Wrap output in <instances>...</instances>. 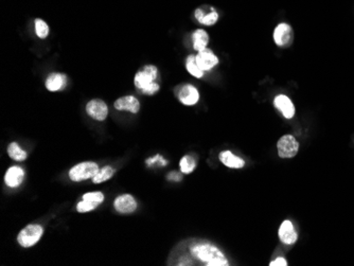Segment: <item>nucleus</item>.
Here are the masks:
<instances>
[{"mask_svg": "<svg viewBox=\"0 0 354 266\" xmlns=\"http://www.w3.org/2000/svg\"><path fill=\"white\" fill-rule=\"evenodd\" d=\"M191 255L208 266H227L228 260L223 252L210 243H199L190 247Z\"/></svg>", "mask_w": 354, "mask_h": 266, "instance_id": "1", "label": "nucleus"}, {"mask_svg": "<svg viewBox=\"0 0 354 266\" xmlns=\"http://www.w3.org/2000/svg\"><path fill=\"white\" fill-rule=\"evenodd\" d=\"M158 78V68L153 65H147L136 73L134 83L136 88H138L142 93L153 95L160 89L159 84L156 82Z\"/></svg>", "mask_w": 354, "mask_h": 266, "instance_id": "2", "label": "nucleus"}, {"mask_svg": "<svg viewBox=\"0 0 354 266\" xmlns=\"http://www.w3.org/2000/svg\"><path fill=\"white\" fill-rule=\"evenodd\" d=\"M44 234V228L38 224H31L25 227L17 236V241L20 246L29 248L35 245L42 237Z\"/></svg>", "mask_w": 354, "mask_h": 266, "instance_id": "3", "label": "nucleus"}, {"mask_svg": "<svg viewBox=\"0 0 354 266\" xmlns=\"http://www.w3.org/2000/svg\"><path fill=\"white\" fill-rule=\"evenodd\" d=\"M99 172L97 163L91 161H85L78 163L71 168L69 171V177L72 181H82L89 178H93Z\"/></svg>", "mask_w": 354, "mask_h": 266, "instance_id": "4", "label": "nucleus"}, {"mask_svg": "<svg viewBox=\"0 0 354 266\" xmlns=\"http://www.w3.org/2000/svg\"><path fill=\"white\" fill-rule=\"evenodd\" d=\"M278 155L281 158H293L299 151V142L293 135H284L277 143Z\"/></svg>", "mask_w": 354, "mask_h": 266, "instance_id": "5", "label": "nucleus"}, {"mask_svg": "<svg viewBox=\"0 0 354 266\" xmlns=\"http://www.w3.org/2000/svg\"><path fill=\"white\" fill-rule=\"evenodd\" d=\"M275 44L280 48H289L294 40V31L287 23H281L276 26L273 33Z\"/></svg>", "mask_w": 354, "mask_h": 266, "instance_id": "6", "label": "nucleus"}, {"mask_svg": "<svg viewBox=\"0 0 354 266\" xmlns=\"http://www.w3.org/2000/svg\"><path fill=\"white\" fill-rule=\"evenodd\" d=\"M86 112L92 119L97 121H103L108 116V107L103 100L94 99L87 103Z\"/></svg>", "mask_w": 354, "mask_h": 266, "instance_id": "7", "label": "nucleus"}, {"mask_svg": "<svg viewBox=\"0 0 354 266\" xmlns=\"http://www.w3.org/2000/svg\"><path fill=\"white\" fill-rule=\"evenodd\" d=\"M195 60L203 71H209L219 64V58L215 56L212 50L208 49V48L199 51V53L195 56Z\"/></svg>", "mask_w": 354, "mask_h": 266, "instance_id": "8", "label": "nucleus"}, {"mask_svg": "<svg viewBox=\"0 0 354 266\" xmlns=\"http://www.w3.org/2000/svg\"><path fill=\"white\" fill-rule=\"evenodd\" d=\"M274 105L285 119H292L295 116V106L287 94H278L274 99Z\"/></svg>", "mask_w": 354, "mask_h": 266, "instance_id": "9", "label": "nucleus"}, {"mask_svg": "<svg viewBox=\"0 0 354 266\" xmlns=\"http://www.w3.org/2000/svg\"><path fill=\"white\" fill-rule=\"evenodd\" d=\"M278 236L280 241L285 245H294L298 240V234L294 225L289 220L282 222L278 230Z\"/></svg>", "mask_w": 354, "mask_h": 266, "instance_id": "10", "label": "nucleus"}, {"mask_svg": "<svg viewBox=\"0 0 354 266\" xmlns=\"http://www.w3.org/2000/svg\"><path fill=\"white\" fill-rule=\"evenodd\" d=\"M178 99L183 105L193 106L200 100V92L197 88L191 84L181 86L178 91Z\"/></svg>", "mask_w": 354, "mask_h": 266, "instance_id": "11", "label": "nucleus"}, {"mask_svg": "<svg viewBox=\"0 0 354 266\" xmlns=\"http://www.w3.org/2000/svg\"><path fill=\"white\" fill-rule=\"evenodd\" d=\"M114 206L120 213H132L137 208V203H136L134 196L123 194L115 200Z\"/></svg>", "mask_w": 354, "mask_h": 266, "instance_id": "12", "label": "nucleus"}, {"mask_svg": "<svg viewBox=\"0 0 354 266\" xmlns=\"http://www.w3.org/2000/svg\"><path fill=\"white\" fill-rule=\"evenodd\" d=\"M117 111H126L133 114H137L140 110V103L137 98L134 95H124L119 98L114 104Z\"/></svg>", "mask_w": 354, "mask_h": 266, "instance_id": "13", "label": "nucleus"}, {"mask_svg": "<svg viewBox=\"0 0 354 266\" xmlns=\"http://www.w3.org/2000/svg\"><path fill=\"white\" fill-rule=\"evenodd\" d=\"M194 17L203 26H213L219 20V13L214 8H210L209 11H205L204 8H197L194 12Z\"/></svg>", "mask_w": 354, "mask_h": 266, "instance_id": "14", "label": "nucleus"}, {"mask_svg": "<svg viewBox=\"0 0 354 266\" xmlns=\"http://www.w3.org/2000/svg\"><path fill=\"white\" fill-rule=\"evenodd\" d=\"M25 178V171L18 166L11 167L4 175V182L10 188H17L22 185Z\"/></svg>", "mask_w": 354, "mask_h": 266, "instance_id": "15", "label": "nucleus"}, {"mask_svg": "<svg viewBox=\"0 0 354 266\" xmlns=\"http://www.w3.org/2000/svg\"><path fill=\"white\" fill-rule=\"evenodd\" d=\"M67 84V77L62 73H51L46 80V88L49 91L62 90Z\"/></svg>", "mask_w": 354, "mask_h": 266, "instance_id": "16", "label": "nucleus"}, {"mask_svg": "<svg viewBox=\"0 0 354 266\" xmlns=\"http://www.w3.org/2000/svg\"><path fill=\"white\" fill-rule=\"evenodd\" d=\"M219 157L223 165L230 169H242L245 166V161L230 151L221 152Z\"/></svg>", "mask_w": 354, "mask_h": 266, "instance_id": "17", "label": "nucleus"}, {"mask_svg": "<svg viewBox=\"0 0 354 266\" xmlns=\"http://www.w3.org/2000/svg\"><path fill=\"white\" fill-rule=\"evenodd\" d=\"M193 49L197 52L206 49L209 44V35L204 29H197L192 33Z\"/></svg>", "mask_w": 354, "mask_h": 266, "instance_id": "18", "label": "nucleus"}, {"mask_svg": "<svg viewBox=\"0 0 354 266\" xmlns=\"http://www.w3.org/2000/svg\"><path fill=\"white\" fill-rule=\"evenodd\" d=\"M186 68L188 72L191 74V76H193L194 78L196 79H202L204 77V72L200 66L197 65L196 60H195V56H193V54H191V56H189L186 59Z\"/></svg>", "mask_w": 354, "mask_h": 266, "instance_id": "19", "label": "nucleus"}, {"mask_svg": "<svg viewBox=\"0 0 354 266\" xmlns=\"http://www.w3.org/2000/svg\"><path fill=\"white\" fill-rule=\"evenodd\" d=\"M179 167H180V171L183 174H190L194 171V169L196 167V160L192 155H186L181 158L179 162Z\"/></svg>", "mask_w": 354, "mask_h": 266, "instance_id": "20", "label": "nucleus"}, {"mask_svg": "<svg viewBox=\"0 0 354 266\" xmlns=\"http://www.w3.org/2000/svg\"><path fill=\"white\" fill-rule=\"evenodd\" d=\"M8 154L15 161H24L27 158V153L20 148L16 142H12L8 147Z\"/></svg>", "mask_w": 354, "mask_h": 266, "instance_id": "21", "label": "nucleus"}, {"mask_svg": "<svg viewBox=\"0 0 354 266\" xmlns=\"http://www.w3.org/2000/svg\"><path fill=\"white\" fill-rule=\"evenodd\" d=\"M115 170L112 167H104L103 169L99 170V172L97 173V175L93 177L92 181L94 183H101L103 181H106L111 178V177L114 175Z\"/></svg>", "mask_w": 354, "mask_h": 266, "instance_id": "22", "label": "nucleus"}, {"mask_svg": "<svg viewBox=\"0 0 354 266\" xmlns=\"http://www.w3.org/2000/svg\"><path fill=\"white\" fill-rule=\"evenodd\" d=\"M35 32L39 38H46L49 35V26L43 19H35Z\"/></svg>", "mask_w": 354, "mask_h": 266, "instance_id": "23", "label": "nucleus"}, {"mask_svg": "<svg viewBox=\"0 0 354 266\" xmlns=\"http://www.w3.org/2000/svg\"><path fill=\"white\" fill-rule=\"evenodd\" d=\"M82 199H83L84 201H88L93 204L100 205L102 202L104 201V195L101 192H89V193H86L82 196Z\"/></svg>", "mask_w": 354, "mask_h": 266, "instance_id": "24", "label": "nucleus"}, {"mask_svg": "<svg viewBox=\"0 0 354 266\" xmlns=\"http://www.w3.org/2000/svg\"><path fill=\"white\" fill-rule=\"evenodd\" d=\"M98 205L97 204H93L91 202H88V201H82L80 202L78 205H77V210L79 211L80 213H85V212H88V211H91L93 210L94 208H97Z\"/></svg>", "mask_w": 354, "mask_h": 266, "instance_id": "25", "label": "nucleus"}, {"mask_svg": "<svg viewBox=\"0 0 354 266\" xmlns=\"http://www.w3.org/2000/svg\"><path fill=\"white\" fill-rule=\"evenodd\" d=\"M287 265H288V261L282 257H279L275 259L274 261L269 262V266H287Z\"/></svg>", "mask_w": 354, "mask_h": 266, "instance_id": "26", "label": "nucleus"}, {"mask_svg": "<svg viewBox=\"0 0 354 266\" xmlns=\"http://www.w3.org/2000/svg\"><path fill=\"white\" fill-rule=\"evenodd\" d=\"M158 161H161V162L165 163V165H167V161H166V160H163V159H162V157H161L160 155H156V156L154 157V158H149V159H148V160H147V163H148V165L149 166V165H153V163H155V162H158Z\"/></svg>", "mask_w": 354, "mask_h": 266, "instance_id": "27", "label": "nucleus"}, {"mask_svg": "<svg viewBox=\"0 0 354 266\" xmlns=\"http://www.w3.org/2000/svg\"><path fill=\"white\" fill-rule=\"evenodd\" d=\"M168 178H169L170 180H180V179H181V176H180V174H178V173L172 172V173L169 174Z\"/></svg>", "mask_w": 354, "mask_h": 266, "instance_id": "28", "label": "nucleus"}]
</instances>
